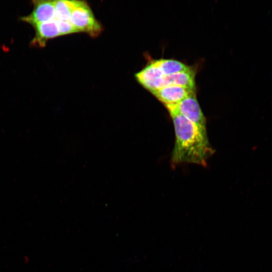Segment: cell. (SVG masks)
Segmentation results:
<instances>
[{
    "instance_id": "52a82bcc",
    "label": "cell",
    "mask_w": 272,
    "mask_h": 272,
    "mask_svg": "<svg viewBox=\"0 0 272 272\" xmlns=\"http://www.w3.org/2000/svg\"><path fill=\"white\" fill-rule=\"evenodd\" d=\"M35 35L30 42V45L35 47H44L49 39L60 36L57 21H51L32 26Z\"/></svg>"
},
{
    "instance_id": "7a4b0ae2",
    "label": "cell",
    "mask_w": 272,
    "mask_h": 272,
    "mask_svg": "<svg viewBox=\"0 0 272 272\" xmlns=\"http://www.w3.org/2000/svg\"><path fill=\"white\" fill-rule=\"evenodd\" d=\"M70 21L79 32L86 33L93 37L99 35L103 30L91 8L84 1H77Z\"/></svg>"
},
{
    "instance_id": "30bf717a",
    "label": "cell",
    "mask_w": 272,
    "mask_h": 272,
    "mask_svg": "<svg viewBox=\"0 0 272 272\" xmlns=\"http://www.w3.org/2000/svg\"><path fill=\"white\" fill-rule=\"evenodd\" d=\"M77 1H55V19L58 21H70Z\"/></svg>"
},
{
    "instance_id": "8992f818",
    "label": "cell",
    "mask_w": 272,
    "mask_h": 272,
    "mask_svg": "<svg viewBox=\"0 0 272 272\" xmlns=\"http://www.w3.org/2000/svg\"><path fill=\"white\" fill-rule=\"evenodd\" d=\"M193 91L194 89L169 85L156 90L152 93L166 107L178 104Z\"/></svg>"
},
{
    "instance_id": "3957f363",
    "label": "cell",
    "mask_w": 272,
    "mask_h": 272,
    "mask_svg": "<svg viewBox=\"0 0 272 272\" xmlns=\"http://www.w3.org/2000/svg\"><path fill=\"white\" fill-rule=\"evenodd\" d=\"M166 108L167 110H175L194 124L203 132L207 133L206 118L197 101L194 91L178 104Z\"/></svg>"
},
{
    "instance_id": "8fae6325",
    "label": "cell",
    "mask_w": 272,
    "mask_h": 272,
    "mask_svg": "<svg viewBox=\"0 0 272 272\" xmlns=\"http://www.w3.org/2000/svg\"><path fill=\"white\" fill-rule=\"evenodd\" d=\"M56 21L60 36L79 33L70 21Z\"/></svg>"
},
{
    "instance_id": "277c9868",
    "label": "cell",
    "mask_w": 272,
    "mask_h": 272,
    "mask_svg": "<svg viewBox=\"0 0 272 272\" xmlns=\"http://www.w3.org/2000/svg\"><path fill=\"white\" fill-rule=\"evenodd\" d=\"M31 13L20 20L32 26L55 19V1H33Z\"/></svg>"
},
{
    "instance_id": "9c48e42d",
    "label": "cell",
    "mask_w": 272,
    "mask_h": 272,
    "mask_svg": "<svg viewBox=\"0 0 272 272\" xmlns=\"http://www.w3.org/2000/svg\"><path fill=\"white\" fill-rule=\"evenodd\" d=\"M165 75H169L192 70L190 66L177 60L160 59L153 61Z\"/></svg>"
},
{
    "instance_id": "6da1fadb",
    "label": "cell",
    "mask_w": 272,
    "mask_h": 272,
    "mask_svg": "<svg viewBox=\"0 0 272 272\" xmlns=\"http://www.w3.org/2000/svg\"><path fill=\"white\" fill-rule=\"evenodd\" d=\"M174 127L175 141L171 158L173 167L180 164L191 163L206 167L214 153L207 133L173 109H168Z\"/></svg>"
},
{
    "instance_id": "ba28073f",
    "label": "cell",
    "mask_w": 272,
    "mask_h": 272,
    "mask_svg": "<svg viewBox=\"0 0 272 272\" xmlns=\"http://www.w3.org/2000/svg\"><path fill=\"white\" fill-rule=\"evenodd\" d=\"M167 86L175 85L194 89V73L192 70L174 74L165 75Z\"/></svg>"
},
{
    "instance_id": "5b68a950",
    "label": "cell",
    "mask_w": 272,
    "mask_h": 272,
    "mask_svg": "<svg viewBox=\"0 0 272 272\" xmlns=\"http://www.w3.org/2000/svg\"><path fill=\"white\" fill-rule=\"evenodd\" d=\"M165 75L152 61L135 74L137 81L150 92L166 86Z\"/></svg>"
}]
</instances>
